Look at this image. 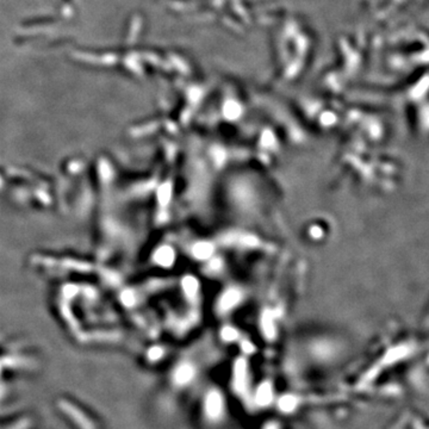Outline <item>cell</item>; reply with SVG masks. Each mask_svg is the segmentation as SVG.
<instances>
[{"label": "cell", "mask_w": 429, "mask_h": 429, "mask_svg": "<svg viewBox=\"0 0 429 429\" xmlns=\"http://www.w3.org/2000/svg\"><path fill=\"white\" fill-rule=\"evenodd\" d=\"M238 299H239V295L236 292L228 293V295H225L224 298H223L222 306H234V304H235L236 302H238Z\"/></svg>", "instance_id": "cell-1"}]
</instances>
